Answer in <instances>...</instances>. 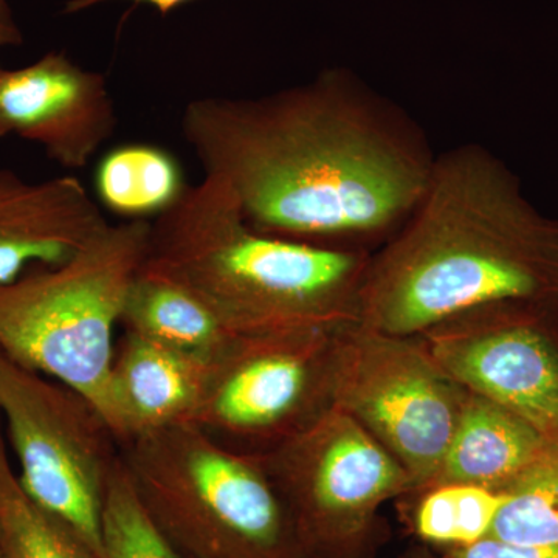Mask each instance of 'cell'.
Instances as JSON below:
<instances>
[{"label":"cell","instance_id":"11","mask_svg":"<svg viewBox=\"0 0 558 558\" xmlns=\"http://www.w3.org/2000/svg\"><path fill=\"white\" fill-rule=\"evenodd\" d=\"M0 117L9 135L36 143L65 170L86 167L117 128L105 76L64 51L0 72Z\"/></svg>","mask_w":558,"mask_h":558},{"label":"cell","instance_id":"23","mask_svg":"<svg viewBox=\"0 0 558 558\" xmlns=\"http://www.w3.org/2000/svg\"><path fill=\"white\" fill-rule=\"evenodd\" d=\"M22 43H24V35L14 20L9 0H0V49L17 47Z\"/></svg>","mask_w":558,"mask_h":558},{"label":"cell","instance_id":"20","mask_svg":"<svg viewBox=\"0 0 558 558\" xmlns=\"http://www.w3.org/2000/svg\"><path fill=\"white\" fill-rule=\"evenodd\" d=\"M101 558H189L157 527L117 462L102 502Z\"/></svg>","mask_w":558,"mask_h":558},{"label":"cell","instance_id":"22","mask_svg":"<svg viewBox=\"0 0 558 558\" xmlns=\"http://www.w3.org/2000/svg\"><path fill=\"white\" fill-rule=\"evenodd\" d=\"M105 2H112V0H69L65 3L64 13H80V11L92 9V7L100 5V3ZM132 2L148 3V5L154 7L165 16V14L171 13L172 10L179 9L180 5L191 2V0H132Z\"/></svg>","mask_w":558,"mask_h":558},{"label":"cell","instance_id":"2","mask_svg":"<svg viewBox=\"0 0 558 558\" xmlns=\"http://www.w3.org/2000/svg\"><path fill=\"white\" fill-rule=\"evenodd\" d=\"M506 303L558 306V219L490 150L458 146L436 156L409 219L371 256L357 319L422 337Z\"/></svg>","mask_w":558,"mask_h":558},{"label":"cell","instance_id":"16","mask_svg":"<svg viewBox=\"0 0 558 558\" xmlns=\"http://www.w3.org/2000/svg\"><path fill=\"white\" fill-rule=\"evenodd\" d=\"M186 189L178 160L157 146H119L98 165V197L106 208L124 219L157 218Z\"/></svg>","mask_w":558,"mask_h":558},{"label":"cell","instance_id":"10","mask_svg":"<svg viewBox=\"0 0 558 558\" xmlns=\"http://www.w3.org/2000/svg\"><path fill=\"white\" fill-rule=\"evenodd\" d=\"M416 339L462 388L558 444V306L498 304Z\"/></svg>","mask_w":558,"mask_h":558},{"label":"cell","instance_id":"21","mask_svg":"<svg viewBox=\"0 0 558 558\" xmlns=\"http://www.w3.org/2000/svg\"><path fill=\"white\" fill-rule=\"evenodd\" d=\"M440 558H558V546H517L486 538L462 549H449Z\"/></svg>","mask_w":558,"mask_h":558},{"label":"cell","instance_id":"7","mask_svg":"<svg viewBox=\"0 0 558 558\" xmlns=\"http://www.w3.org/2000/svg\"><path fill=\"white\" fill-rule=\"evenodd\" d=\"M0 418L28 497L101 558L106 488L120 444L97 409L0 351Z\"/></svg>","mask_w":558,"mask_h":558},{"label":"cell","instance_id":"13","mask_svg":"<svg viewBox=\"0 0 558 558\" xmlns=\"http://www.w3.org/2000/svg\"><path fill=\"white\" fill-rule=\"evenodd\" d=\"M208 363L123 330L110 366L106 424L120 447L185 424L199 405Z\"/></svg>","mask_w":558,"mask_h":558},{"label":"cell","instance_id":"12","mask_svg":"<svg viewBox=\"0 0 558 558\" xmlns=\"http://www.w3.org/2000/svg\"><path fill=\"white\" fill-rule=\"evenodd\" d=\"M108 223L75 175L32 182L0 168V286L72 258Z\"/></svg>","mask_w":558,"mask_h":558},{"label":"cell","instance_id":"17","mask_svg":"<svg viewBox=\"0 0 558 558\" xmlns=\"http://www.w3.org/2000/svg\"><path fill=\"white\" fill-rule=\"evenodd\" d=\"M0 548L9 558H100L17 480L0 418Z\"/></svg>","mask_w":558,"mask_h":558},{"label":"cell","instance_id":"19","mask_svg":"<svg viewBox=\"0 0 558 558\" xmlns=\"http://www.w3.org/2000/svg\"><path fill=\"white\" fill-rule=\"evenodd\" d=\"M414 529L433 545L469 548L490 537L505 494L475 484H436L418 492Z\"/></svg>","mask_w":558,"mask_h":558},{"label":"cell","instance_id":"4","mask_svg":"<svg viewBox=\"0 0 558 558\" xmlns=\"http://www.w3.org/2000/svg\"><path fill=\"white\" fill-rule=\"evenodd\" d=\"M146 512L189 558H307L263 457L229 449L196 425L120 447Z\"/></svg>","mask_w":558,"mask_h":558},{"label":"cell","instance_id":"6","mask_svg":"<svg viewBox=\"0 0 558 558\" xmlns=\"http://www.w3.org/2000/svg\"><path fill=\"white\" fill-rule=\"evenodd\" d=\"M344 325L236 333L208 363L190 424L242 453L277 450L332 405Z\"/></svg>","mask_w":558,"mask_h":558},{"label":"cell","instance_id":"25","mask_svg":"<svg viewBox=\"0 0 558 558\" xmlns=\"http://www.w3.org/2000/svg\"><path fill=\"white\" fill-rule=\"evenodd\" d=\"M0 558H9V557H7V554L3 553L2 548H0Z\"/></svg>","mask_w":558,"mask_h":558},{"label":"cell","instance_id":"1","mask_svg":"<svg viewBox=\"0 0 558 558\" xmlns=\"http://www.w3.org/2000/svg\"><path fill=\"white\" fill-rule=\"evenodd\" d=\"M182 134L253 230L322 247L391 238L436 160L410 116L341 69L263 97L196 98Z\"/></svg>","mask_w":558,"mask_h":558},{"label":"cell","instance_id":"3","mask_svg":"<svg viewBox=\"0 0 558 558\" xmlns=\"http://www.w3.org/2000/svg\"><path fill=\"white\" fill-rule=\"evenodd\" d=\"M373 252L267 236L205 174L150 222L145 266L189 286L236 332L359 322Z\"/></svg>","mask_w":558,"mask_h":558},{"label":"cell","instance_id":"14","mask_svg":"<svg viewBox=\"0 0 558 558\" xmlns=\"http://www.w3.org/2000/svg\"><path fill=\"white\" fill-rule=\"evenodd\" d=\"M549 444L524 418L468 391L442 464L428 487L461 483L505 490Z\"/></svg>","mask_w":558,"mask_h":558},{"label":"cell","instance_id":"9","mask_svg":"<svg viewBox=\"0 0 558 558\" xmlns=\"http://www.w3.org/2000/svg\"><path fill=\"white\" fill-rule=\"evenodd\" d=\"M263 458L307 558H347L385 502L414 492L398 459L336 405Z\"/></svg>","mask_w":558,"mask_h":558},{"label":"cell","instance_id":"5","mask_svg":"<svg viewBox=\"0 0 558 558\" xmlns=\"http://www.w3.org/2000/svg\"><path fill=\"white\" fill-rule=\"evenodd\" d=\"M149 233L148 219L108 223L72 258L0 286V351L78 391L105 422L116 328Z\"/></svg>","mask_w":558,"mask_h":558},{"label":"cell","instance_id":"18","mask_svg":"<svg viewBox=\"0 0 558 558\" xmlns=\"http://www.w3.org/2000/svg\"><path fill=\"white\" fill-rule=\"evenodd\" d=\"M490 538L517 546H558V444L550 442L509 484Z\"/></svg>","mask_w":558,"mask_h":558},{"label":"cell","instance_id":"24","mask_svg":"<svg viewBox=\"0 0 558 558\" xmlns=\"http://www.w3.org/2000/svg\"><path fill=\"white\" fill-rule=\"evenodd\" d=\"M2 65H0V72H2ZM9 135V131H7L5 123H3L2 117H0V140L5 138Z\"/></svg>","mask_w":558,"mask_h":558},{"label":"cell","instance_id":"8","mask_svg":"<svg viewBox=\"0 0 558 558\" xmlns=\"http://www.w3.org/2000/svg\"><path fill=\"white\" fill-rule=\"evenodd\" d=\"M465 392L421 339L389 336L359 322L341 328L332 405L398 459L413 481V494L435 480Z\"/></svg>","mask_w":558,"mask_h":558},{"label":"cell","instance_id":"15","mask_svg":"<svg viewBox=\"0 0 558 558\" xmlns=\"http://www.w3.org/2000/svg\"><path fill=\"white\" fill-rule=\"evenodd\" d=\"M120 326L205 363L240 333L189 286L145 263L128 289Z\"/></svg>","mask_w":558,"mask_h":558}]
</instances>
